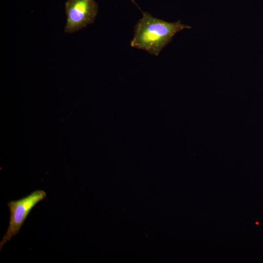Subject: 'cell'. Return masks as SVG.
<instances>
[{
    "label": "cell",
    "instance_id": "cell-1",
    "mask_svg": "<svg viewBox=\"0 0 263 263\" xmlns=\"http://www.w3.org/2000/svg\"><path fill=\"white\" fill-rule=\"evenodd\" d=\"M191 28L179 20L167 22L153 17L147 12H143L142 18L135 27L131 45L157 56L176 33Z\"/></svg>",
    "mask_w": 263,
    "mask_h": 263
},
{
    "label": "cell",
    "instance_id": "cell-2",
    "mask_svg": "<svg viewBox=\"0 0 263 263\" xmlns=\"http://www.w3.org/2000/svg\"><path fill=\"white\" fill-rule=\"evenodd\" d=\"M46 196L44 190H35L24 198L7 204L10 212V221L7 232L0 243V250L5 244L19 233L32 209Z\"/></svg>",
    "mask_w": 263,
    "mask_h": 263
},
{
    "label": "cell",
    "instance_id": "cell-3",
    "mask_svg": "<svg viewBox=\"0 0 263 263\" xmlns=\"http://www.w3.org/2000/svg\"><path fill=\"white\" fill-rule=\"evenodd\" d=\"M65 12L67 21L64 31L73 33L94 22L98 6L94 0H68Z\"/></svg>",
    "mask_w": 263,
    "mask_h": 263
},
{
    "label": "cell",
    "instance_id": "cell-4",
    "mask_svg": "<svg viewBox=\"0 0 263 263\" xmlns=\"http://www.w3.org/2000/svg\"><path fill=\"white\" fill-rule=\"evenodd\" d=\"M132 0L134 3L135 4V1H134V0Z\"/></svg>",
    "mask_w": 263,
    "mask_h": 263
}]
</instances>
